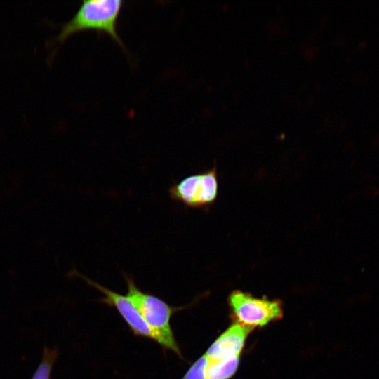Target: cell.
Returning <instances> with one entry per match:
<instances>
[{
  "label": "cell",
  "mask_w": 379,
  "mask_h": 379,
  "mask_svg": "<svg viewBox=\"0 0 379 379\" xmlns=\"http://www.w3.org/2000/svg\"><path fill=\"white\" fill-rule=\"evenodd\" d=\"M123 4L120 0H84L73 17L61 25L60 31L48 46L56 47L78 32L95 30L107 34L125 49L117 31Z\"/></svg>",
  "instance_id": "obj_1"
},
{
  "label": "cell",
  "mask_w": 379,
  "mask_h": 379,
  "mask_svg": "<svg viewBox=\"0 0 379 379\" xmlns=\"http://www.w3.org/2000/svg\"><path fill=\"white\" fill-rule=\"evenodd\" d=\"M123 275L127 284L126 295L152 331L155 341L164 349L171 350L182 358V352L171 328V319L175 312L184 307L171 306L160 298L142 291L133 278L126 273Z\"/></svg>",
  "instance_id": "obj_2"
},
{
  "label": "cell",
  "mask_w": 379,
  "mask_h": 379,
  "mask_svg": "<svg viewBox=\"0 0 379 379\" xmlns=\"http://www.w3.org/2000/svg\"><path fill=\"white\" fill-rule=\"evenodd\" d=\"M170 198L190 208L207 209L218 194L216 168L188 175L168 189Z\"/></svg>",
  "instance_id": "obj_3"
},
{
  "label": "cell",
  "mask_w": 379,
  "mask_h": 379,
  "mask_svg": "<svg viewBox=\"0 0 379 379\" xmlns=\"http://www.w3.org/2000/svg\"><path fill=\"white\" fill-rule=\"evenodd\" d=\"M229 304L237 323L251 328L263 326L282 317L281 304L277 300L255 298L248 293L234 291Z\"/></svg>",
  "instance_id": "obj_4"
},
{
  "label": "cell",
  "mask_w": 379,
  "mask_h": 379,
  "mask_svg": "<svg viewBox=\"0 0 379 379\" xmlns=\"http://www.w3.org/2000/svg\"><path fill=\"white\" fill-rule=\"evenodd\" d=\"M77 274L89 286L96 288L103 294V297L99 301L114 307L134 335L155 340L152 331L126 295H124L107 288L79 273Z\"/></svg>",
  "instance_id": "obj_5"
},
{
  "label": "cell",
  "mask_w": 379,
  "mask_h": 379,
  "mask_svg": "<svg viewBox=\"0 0 379 379\" xmlns=\"http://www.w3.org/2000/svg\"><path fill=\"white\" fill-rule=\"evenodd\" d=\"M251 330V328L235 323L212 343L205 354L212 361L239 356L246 338Z\"/></svg>",
  "instance_id": "obj_6"
},
{
  "label": "cell",
  "mask_w": 379,
  "mask_h": 379,
  "mask_svg": "<svg viewBox=\"0 0 379 379\" xmlns=\"http://www.w3.org/2000/svg\"><path fill=\"white\" fill-rule=\"evenodd\" d=\"M239 361V356L222 360H209L206 379H229L236 372Z\"/></svg>",
  "instance_id": "obj_7"
},
{
  "label": "cell",
  "mask_w": 379,
  "mask_h": 379,
  "mask_svg": "<svg viewBox=\"0 0 379 379\" xmlns=\"http://www.w3.org/2000/svg\"><path fill=\"white\" fill-rule=\"evenodd\" d=\"M55 348L45 346L42 352L41 362L35 370L31 379H50L52 368L58 357Z\"/></svg>",
  "instance_id": "obj_8"
},
{
  "label": "cell",
  "mask_w": 379,
  "mask_h": 379,
  "mask_svg": "<svg viewBox=\"0 0 379 379\" xmlns=\"http://www.w3.org/2000/svg\"><path fill=\"white\" fill-rule=\"evenodd\" d=\"M208 358L206 354L196 360L182 379H206V368L208 365Z\"/></svg>",
  "instance_id": "obj_9"
}]
</instances>
